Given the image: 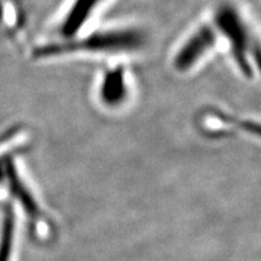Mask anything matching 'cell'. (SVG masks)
I'll return each instance as SVG.
<instances>
[{"mask_svg": "<svg viewBox=\"0 0 261 261\" xmlns=\"http://www.w3.org/2000/svg\"><path fill=\"white\" fill-rule=\"evenodd\" d=\"M145 41L144 32L137 28L100 29L84 37L42 45L33 51V57L42 60L71 54H130L144 47Z\"/></svg>", "mask_w": 261, "mask_h": 261, "instance_id": "cell-1", "label": "cell"}, {"mask_svg": "<svg viewBox=\"0 0 261 261\" xmlns=\"http://www.w3.org/2000/svg\"><path fill=\"white\" fill-rule=\"evenodd\" d=\"M213 27L226 39L237 68L247 79H254L259 68V44L236 6L221 4L214 14Z\"/></svg>", "mask_w": 261, "mask_h": 261, "instance_id": "cell-2", "label": "cell"}, {"mask_svg": "<svg viewBox=\"0 0 261 261\" xmlns=\"http://www.w3.org/2000/svg\"><path fill=\"white\" fill-rule=\"evenodd\" d=\"M218 39L219 35L213 24H202L196 28L173 55V70L179 74L190 73L213 51Z\"/></svg>", "mask_w": 261, "mask_h": 261, "instance_id": "cell-3", "label": "cell"}, {"mask_svg": "<svg viewBox=\"0 0 261 261\" xmlns=\"http://www.w3.org/2000/svg\"><path fill=\"white\" fill-rule=\"evenodd\" d=\"M129 85L123 67L109 68L104 71L98 86V99L108 109H117L127 102Z\"/></svg>", "mask_w": 261, "mask_h": 261, "instance_id": "cell-4", "label": "cell"}, {"mask_svg": "<svg viewBox=\"0 0 261 261\" xmlns=\"http://www.w3.org/2000/svg\"><path fill=\"white\" fill-rule=\"evenodd\" d=\"M107 0H73L60 25L62 40L75 38Z\"/></svg>", "mask_w": 261, "mask_h": 261, "instance_id": "cell-5", "label": "cell"}, {"mask_svg": "<svg viewBox=\"0 0 261 261\" xmlns=\"http://www.w3.org/2000/svg\"><path fill=\"white\" fill-rule=\"evenodd\" d=\"M16 219L14 210L5 207L0 228V261H12L15 249Z\"/></svg>", "mask_w": 261, "mask_h": 261, "instance_id": "cell-6", "label": "cell"}]
</instances>
